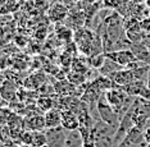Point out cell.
I'll use <instances>...</instances> for the list:
<instances>
[{"instance_id": "6da1fadb", "label": "cell", "mask_w": 150, "mask_h": 147, "mask_svg": "<svg viewBox=\"0 0 150 147\" xmlns=\"http://www.w3.org/2000/svg\"><path fill=\"white\" fill-rule=\"evenodd\" d=\"M96 110L99 113V117H100V120H103L105 123H108L112 127L118 128L119 123H121V118H119V114L115 111V109L107 101L104 94L100 95L96 104Z\"/></svg>"}, {"instance_id": "7a4b0ae2", "label": "cell", "mask_w": 150, "mask_h": 147, "mask_svg": "<svg viewBox=\"0 0 150 147\" xmlns=\"http://www.w3.org/2000/svg\"><path fill=\"white\" fill-rule=\"evenodd\" d=\"M105 56H107L108 59H110L112 61H114V63H117L118 65L125 67V68H127L129 64H132L134 61L137 60V58H136V55L131 49L109 51V53H105Z\"/></svg>"}, {"instance_id": "3957f363", "label": "cell", "mask_w": 150, "mask_h": 147, "mask_svg": "<svg viewBox=\"0 0 150 147\" xmlns=\"http://www.w3.org/2000/svg\"><path fill=\"white\" fill-rule=\"evenodd\" d=\"M104 96H105V98H107V101L115 109V111L119 114V111H121V109H122V105H123L125 101L127 100L128 95L123 88L118 90V88L113 87V88H110V90L105 91Z\"/></svg>"}, {"instance_id": "277c9868", "label": "cell", "mask_w": 150, "mask_h": 147, "mask_svg": "<svg viewBox=\"0 0 150 147\" xmlns=\"http://www.w3.org/2000/svg\"><path fill=\"white\" fill-rule=\"evenodd\" d=\"M67 132L63 127H58L53 129H46L45 134L47 138L46 146L49 147H64L67 141Z\"/></svg>"}, {"instance_id": "5b68a950", "label": "cell", "mask_w": 150, "mask_h": 147, "mask_svg": "<svg viewBox=\"0 0 150 147\" xmlns=\"http://www.w3.org/2000/svg\"><path fill=\"white\" fill-rule=\"evenodd\" d=\"M109 78L113 81L114 84L121 86V87L127 86V84L132 83V82L135 81L134 72H132L131 69H128V68H126V69H119L117 72H114V73H112L110 76H109Z\"/></svg>"}, {"instance_id": "8992f818", "label": "cell", "mask_w": 150, "mask_h": 147, "mask_svg": "<svg viewBox=\"0 0 150 147\" xmlns=\"http://www.w3.org/2000/svg\"><path fill=\"white\" fill-rule=\"evenodd\" d=\"M62 127L66 131H77L80 128V118L73 110H62Z\"/></svg>"}, {"instance_id": "52a82bcc", "label": "cell", "mask_w": 150, "mask_h": 147, "mask_svg": "<svg viewBox=\"0 0 150 147\" xmlns=\"http://www.w3.org/2000/svg\"><path fill=\"white\" fill-rule=\"evenodd\" d=\"M45 118V127L46 129H53L62 127V111L57 110V109H50L44 115Z\"/></svg>"}, {"instance_id": "ba28073f", "label": "cell", "mask_w": 150, "mask_h": 147, "mask_svg": "<svg viewBox=\"0 0 150 147\" xmlns=\"http://www.w3.org/2000/svg\"><path fill=\"white\" fill-rule=\"evenodd\" d=\"M47 14H49V18L52 22H62L68 17V10L63 4L55 3L50 6Z\"/></svg>"}, {"instance_id": "9c48e42d", "label": "cell", "mask_w": 150, "mask_h": 147, "mask_svg": "<svg viewBox=\"0 0 150 147\" xmlns=\"http://www.w3.org/2000/svg\"><path fill=\"white\" fill-rule=\"evenodd\" d=\"M23 124L26 125V131H44L46 129L45 127V118L42 115H31V117H27L26 120L23 122Z\"/></svg>"}, {"instance_id": "30bf717a", "label": "cell", "mask_w": 150, "mask_h": 147, "mask_svg": "<svg viewBox=\"0 0 150 147\" xmlns=\"http://www.w3.org/2000/svg\"><path fill=\"white\" fill-rule=\"evenodd\" d=\"M91 86L94 88H96L99 92H101V91L105 92V91L110 90V88H113V81L110 78H108L107 76H101V77H98L96 79H94Z\"/></svg>"}, {"instance_id": "8fae6325", "label": "cell", "mask_w": 150, "mask_h": 147, "mask_svg": "<svg viewBox=\"0 0 150 147\" xmlns=\"http://www.w3.org/2000/svg\"><path fill=\"white\" fill-rule=\"evenodd\" d=\"M47 143V138L45 132L42 131H32V147H44Z\"/></svg>"}, {"instance_id": "7c38bea8", "label": "cell", "mask_w": 150, "mask_h": 147, "mask_svg": "<svg viewBox=\"0 0 150 147\" xmlns=\"http://www.w3.org/2000/svg\"><path fill=\"white\" fill-rule=\"evenodd\" d=\"M105 60H107V56H105V53H100L98 55H94V56H90V64L91 67L95 68V69H100L101 67L104 65Z\"/></svg>"}, {"instance_id": "4fadbf2b", "label": "cell", "mask_w": 150, "mask_h": 147, "mask_svg": "<svg viewBox=\"0 0 150 147\" xmlns=\"http://www.w3.org/2000/svg\"><path fill=\"white\" fill-rule=\"evenodd\" d=\"M140 25H141V28L146 35H150V15L140 19Z\"/></svg>"}, {"instance_id": "5bb4252c", "label": "cell", "mask_w": 150, "mask_h": 147, "mask_svg": "<svg viewBox=\"0 0 150 147\" xmlns=\"http://www.w3.org/2000/svg\"><path fill=\"white\" fill-rule=\"evenodd\" d=\"M144 138L146 143H150V127H148L144 131Z\"/></svg>"}, {"instance_id": "9a60e30c", "label": "cell", "mask_w": 150, "mask_h": 147, "mask_svg": "<svg viewBox=\"0 0 150 147\" xmlns=\"http://www.w3.org/2000/svg\"><path fill=\"white\" fill-rule=\"evenodd\" d=\"M129 1L134 3V4H146L148 0H129Z\"/></svg>"}, {"instance_id": "2e32d148", "label": "cell", "mask_w": 150, "mask_h": 147, "mask_svg": "<svg viewBox=\"0 0 150 147\" xmlns=\"http://www.w3.org/2000/svg\"><path fill=\"white\" fill-rule=\"evenodd\" d=\"M146 86H148V88L150 90V72H149V74H148V78H146Z\"/></svg>"}, {"instance_id": "e0dca14e", "label": "cell", "mask_w": 150, "mask_h": 147, "mask_svg": "<svg viewBox=\"0 0 150 147\" xmlns=\"http://www.w3.org/2000/svg\"><path fill=\"white\" fill-rule=\"evenodd\" d=\"M145 5H146V8H149V9H150V0H148V1H146V4H145Z\"/></svg>"}, {"instance_id": "ac0fdd59", "label": "cell", "mask_w": 150, "mask_h": 147, "mask_svg": "<svg viewBox=\"0 0 150 147\" xmlns=\"http://www.w3.org/2000/svg\"><path fill=\"white\" fill-rule=\"evenodd\" d=\"M146 147H150V143H148V145H146Z\"/></svg>"}]
</instances>
